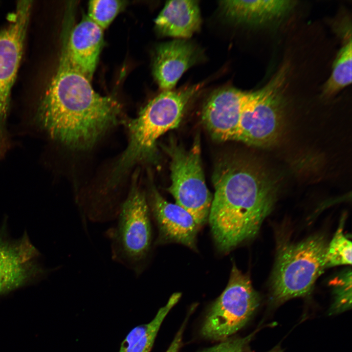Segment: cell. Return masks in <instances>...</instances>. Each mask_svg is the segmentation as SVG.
Masks as SVG:
<instances>
[{
    "mask_svg": "<svg viewBox=\"0 0 352 352\" xmlns=\"http://www.w3.org/2000/svg\"><path fill=\"white\" fill-rule=\"evenodd\" d=\"M185 322L181 326L173 341L165 352H178L180 347Z\"/></svg>",
    "mask_w": 352,
    "mask_h": 352,
    "instance_id": "23",
    "label": "cell"
},
{
    "mask_svg": "<svg viewBox=\"0 0 352 352\" xmlns=\"http://www.w3.org/2000/svg\"><path fill=\"white\" fill-rule=\"evenodd\" d=\"M249 92L225 88L209 97L202 118L213 137L220 141L235 140Z\"/></svg>",
    "mask_w": 352,
    "mask_h": 352,
    "instance_id": "11",
    "label": "cell"
},
{
    "mask_svg": "<svg viewBox=\"0 0 352 352\" xmlns=\"http://www.w3.org/2000/svg\"><path fill=\"white\" fill-rule=\"evenodd\" d=\"M201 22L198 1H167L154 20L156 31L162 36L184 39L198 31Z\"/></svg>",
    "mask_w": 352,
    "mask_h": 352,
    "instance_id": "15",
    "label": "cell"
},
{
    "mask_svg": "<svg viewBox=\"0 0 352 352\" xmlns=\"http://www.w3.org/2000/svg\"><path fill=\"white\" fill-rule=\"evenodd\" d=\"M126 4L125 0H90L88 3V16L104 30L108 27Z\"/></svg>",
    "mask_w": 352,
    "mask_h": 352,
    "instance_id": "20",
    "label": "cell"
},
{
    "mask_svg": "<svg viewBox=\"0 0 352 352\" xmlns=\"http://www.w3.org/2000/svg\"><path fill=\"white\" fill-rule=\"evenodd\" d=\"M40 256L26 233L12 239L3 226L0 231V295L42 278L46 271L39 263Z\"/></svg>",
    "mask_w": 352,
    "mask_h": 352,
    "instance_id": "10",
    "label": "cell"
},
{
    "mask_svg": "<svg viewBox=\"0 0 352 352\" xmlns=\"http://www.w3.org/2000/svg\"><path fill=\"white\" fill-rule=\"evenodd\" d=\"M350 37L342 46L334 62L332 73L323 88L325 94H335L352 83V46Z\"/></svg>",
    "mask_w": 352,
    "mask_h": 352,
    "instance_id": "18",
    "label": "cell"
},
{
    "mask_svg": "<svg viewBox=\"0 0 352 352\" xmlns=\"http://www.w3.org/2000/svg\"><path fill=\"white\" fill-rule=\"evenodd\" d=\"M117 101L103 96L62 51L59 66L39 104L37 121L52 139L74 149L94 145L116 121Z\"/></svg>",
    "mask_w": 352,
    "mask_h": 352,
    "instance_id": "1",
    "label": "cell"
},
{
    "mask_svg": "<svg viewBox=\"0 0 352 352\" xmlns=\"http://www.w3.org/2000/svg\"><path fill=\"white\" fill-rule=\"evenodd\" d=\"M200 56L196 46L184 39L159 44L154 53L153 73L160 88L171 90L182 74L199 61Z\"/></svg>",
    "mask_w": 352,
    "mask_h": 352,
    "instance_id": "13",
    "label": "cell"
},
{
    "mask_svg": "<svg viewBox=\"0 0 352 352\" xmlns=\"http://www.w3.org/2000/svg\"><path fill=\"white\" fill-rule=\"evenodd\" d=\"M103 44V30L86 15L71 31L63 51L73 67L90 81Z\"/></svg>",
    "mask_w": 352,
    "mask_h": 352,
    "instance_id": "14",
    "label": "cell"
},
{
    "mask_svg": "<svg viewBox=\"0 0 352 352\" xmlns=\"http://www.w3.org/2000/svg\"><path fill=\"white\" fill-rule=\"evenodd\" d=\"M149 207L158 226L159 241H170L196 249L199 226L189 213L177 204L166 200L154 189L151 191Z\"/></svg>",
    "mask_w": 352,
    "mask_h": 352,
    "instance_id": "12",
    "label": "cell"
},
{
    "mask_svg": "<svg viewBox=\"0 0 352 352\" xmlns=\"http://www.w3.org/2000/svg\"><path fill=\"white\" fill-rule=\"evenodd\" d=\"M253 334L243 338L224 341L203 352H242L245 346L252 338Z\"/></svg>",
    "mask_w": 352,
    "mask_h": 352,
    "instance_id": "22",
    "label": "cell"
},
{
    "mask_svg": "<svg viewBox=\"0 0 352 352\" xmlns=\"http://www.w3.org/2000/svg\"><path fill=\"white\" fill-rule=\"evenodd\" d=\"M167 149L171 158V183L168 191L176 203L202 225L208 220L213 197L205 180L199 140L196 139L189 150L173 143Z\"/></svg>",
    "mask_w": 352,
    "mask_h": 352,
    "instance_id": "7",
    "label": "cell"
},
{
    "mask_svg": "<svg viewBox=\"0 0 352 352\" xmlns=\"http://www.w3.org/2000/svg\"><path fill=\"white\" fill-rule=\"evenodd\" d=\"M224 15L239 23L261 24L286 14L293 6L287 0H224L220 1Z\"/></svg>",
    "mask_w": 352,
    "mask_h": 352,
    "instance_id": "16",
    "label": "cell"
},
{
    "mask_svg": "<svg viewBox=\"0 0 352 352\" xmlns=\"http://www.w3.org/2000/svg\"><path fill=\"white\" fill-rule=\"evenodd\" d=\"M343 223L341 222L332 240L328 244L327 267L352 264V242L343 234Z\"/></svg>",
    "mask_w": 352,
    "mask_h": 352,
    "instance_id": "21",
    "label": "cell"
},
{
    "mask_svg": "<svg viewBox=\"0 0 352 352\" xmlns=\"http://www.w3.org/2000/svg\"><path fill=\"white\" fill-rule=\"evenodd\" d=\"M287 73V66H284L265 86L249 92L235 140L265 146L277 139L282 127L281 92Z\"/></svg>",
    "mask_w": 352,
    "mask_h": 352,
    "instance_id": "6",
    "label": "cell"
},
{
    "mask_svg": "<svg viewBox=\"0 0 352 352\" xmlns=\"http://www.w3.org/2000/svg\"><path fill=\"white\" fill-rule=\"evenodd\" d=\"M328 244L323 236L315 235L281 249L271 280L274 303H282L310 293L327 267Z\"/></svg>",
    "mask_w": 352,
    "mask_h": 352,
    "instance_id": "5",
    "label": "cell"
},
{
    "mask_svg": "<svg viewBox=\"0 0 352 352\" xmlns=\"http://www.w3.org/2000/svg\"><path fill=\"white\" fill-rule=\"evenodd\" d=\"M202 87L198 84L178 90L163 91L130 122L129 143L115 163L107 187L113 189L137 163L153 155L157 140L178 126L187 104Z\"/></svg>",
    "mask_w": 352,
    "mask_h": 352,
    "instance_id": "3",
    "label": "cell"
},
{
    "mask_svg": "<svg viewBox=\"0 0 352 352\" xmlns=\"http://www.w3.org/2000/svg\"><path fill=\"white\" fill-rule=\"evenodd\" d=\"M213 181L208 220L217 247L227 252L258 233L274 206L276 188L262 169L245 162L224 165Z\"/></svg>",
    "mask_w": 352,
    "mask_h": 352,
    "instance_id": "2",
    "label": "cell"
},
{
    "mask_svg": "<svg viewBox=\"0 0 352 352\" xmlns=\"http://www.w3.org/2000/svg\"><path fill=\"white\" fill-rule=\"evenodd\" d=\"M332 286L334 301L330 313H341L351 308L352 306V271L347 268L330 282Z\"/></svg>",
    "mask_w": 352,
    "mask_h": 352,
    "instance_id": "19",
    "label": "cell"
},
{
    "mask_svg": "<svg viewBox=\"0 0 352 352\" xmlns=\"http://www.w3.org/2000/svg\"><path fill=\"white\" fill-rule=\"evenodd\" d=\"M267 352H283V351L279 346H277L270 351Z\"/></svg>",
    "mask_w": 352,
    "mask_h": 352,
    "instance_id": "24",
    "label": "cell"
},
{
    "mask_svg": "<svg viewBox=\"0 0 352 352\" xmlns=\"http://www.w3.org/2000/svg\"><path fill=\"white\" fill-rule=\"evenodd\" d=\"M260 298L249 277L234 264L224 291L213 303L201 332L212 340L227 339L241 329L259 306Z\"/></svg>",
    "mask_w": 352,
    "mask_h": 352,
    "instance_id": "8",
    "label": "cell"
},
{
    "mask_svg": "<svg viewBox=\"0 0 352 352\" xmlns=\"http://www.w3.org/2000/svg\"><path fill=\"white\" fill-rule=\"evenodd\" d=\"M181 295L179 292L173 293L151 322L132 329L122 342L119 352H150L163 320Z\"/></svg>",
    "mask_w": 352,
    "mask_h": 352,
    "instance_id": "17",
    "label": "cell"
},
{
    "mask_svg": "<svg viewBox=\"0 0 352 352\" xmlns=\"http://www.w3.org/2000/svg\"><path fill=\"white\" fill-rule=\"evenodd\" d=\"M31 2L19 1L13 20L0 31V157L8 148L5 127L10 96L22 56Z\"/></svg>",
    "mask_w": 352,
    "mask_h": 352,
    "instance_id": "9",
    "label": "cell"
},
{
    "mask_svg": "<svg viewBox=\"0 0 352 352\" xmlns=\"http://www.w3.org/2000/svg\"><path fill=\"white\" fill-rule=\"evenodd\" d=\"M137 177L136 173L116 219V224L107 232L112 259L136 276L144 269L152 243L149 207Z\"/></svg>",
    "mask_w": 352,
    "mask_h": 352,
    "instance_id": "4",
    "label": "cell"
}]
</instances>
